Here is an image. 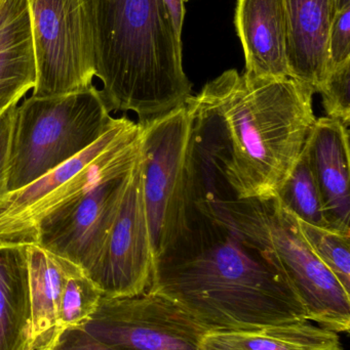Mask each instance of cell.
<instances>
[{
  "instance_id": "cell-24",
  "label": "cell",
  "mask_w": 350,
  "mask_h": 350,
  "mask_svg": "<svg viewBox=\"0 0 350 350\" xmlns=\"http://www.w3.org/2000/svg\"><path fill=\"white\" fill-rule=\"evenodd\" d=\"M49 350H119L97 340L92 335L80 328L67 329L60 334Z\"/></svg>"
},
{
  "instance_id": "cell-9",
  "label": "cell",
  "mask_w": 350,
  "mask_h": 350,
  "mask_svg": "<svg viewBox=\"0 0 350 350\" xmlns=\"http://www.w3.org/2000/svg\"><path fill=\"white\" fill-rule=\"evenodd\" d=\"M80 328L119 350H201L207 333L170 298L150 291L129 297L103 296Z\"/></svg>"
},
{
  "instance_id": "cell-16",
  "label": "cell",
  "mask_w": 350,
  "mask_h": 350,
  "mask_svg": "<svg viewBox=\"0 0 350 350\" xmlns=\"http://www.w3.org/2000/svg\"><path fill=\"white\" fill-rule=\"evenodd\" d=\"M26 245L0 246V350H34Z\"/></svg>"
},
{
  "instance_id": "cell-23",
  "label": "cell",
  "mask_w": 350,
  "mask_h": 350,
  "mask_svg": "<svg viewBox=\"0 0 350 350\" xmlns=\"http://www.w3.org/2000/svg\"><path fill=\"white\" fill-rule=\"evenodd\" d=\"M328 53L330 70L350 59V8L335 14L329 33Z\"/></svg>"
},
{
  "instance_id": "cell-11",
  "label": "cell",
  "mask_w": 350,
  "mask_h": 350,
  "mask_svg": "<svg viewBox=\"0 0 350 350\" xmlns=\"http://www.w3.org/2000/svg\"><path fill=\"white\" fill-rule=\"evenodd\" d=\"M152 269L153 250L144 203L140 156L98 260L88 277L104 297H129L147 291Z\"/></svg>"
},
{
  "instance_id": "cell-27",
  "label": "cell",
  "mask_w": 350,
  "mask_h": 350,
  "mask_svg": "<svg viewBox=\"0 0 350 350\" xmlns=\"http://www.w3.org/2000/svg\"><path fill=\"white\" fill-rule=\"evenodd\" d=\"M347 8H350V0H336V14Z\"/></svg>"
},
{
  "instance_id": "cell-17",
  "label": "cell",
  "mask_w": 350,
  "mask_h": 350,
  "mask_svg": "<svg viewBox=\"0 0 350 350\" xmlns=\"http://www.w3.org/2000/svg\"><path fill=\"white\" fill-rule=\"evenodd\" d=\"M34 350H49L59 338L62 292L76 265L36 244L26 245Z\"/></svg>"
},
{
  "instance_id": "cell-14",
  "label": "cell",
  "mask_w": 350,
  "mask_h": 350,
  "mask_svg": "<svg viewBox=\"0 0 350 350\" xmlns=\"http://www.w3.org/2000/svg\"><path fill=\"white\" fill-rule=\"evenodd\" d=\"M288 66L294 79L318 92L328 76V39L336 0H284Z\"/></svg>"
},
{
  "instance_id": "cell-19",
  "label": "cell",
  "mask_w": 350,
  "mask_h": 350,
  "mask_svg": "<svg viewBox=\"0 0 350 350\" xmlns=\"http://www.w3.org/2000/svg\"><path fill=\"white\" fill-rule=\"evenodd\" d=\"M275 196L284 209L300 221L330 230L320 191L303 152Z\"/></svg>"
},
{
  "instance_id": "cell-26",
  "label": "cell",
  "mask_w": 350,
  "mask_h": 350,
  "mask_svg": "<svg viewBox=\"0 0 350 350\" xmlns=\"http://www.w3.org/2000/svg\"><path fill=\"white\" fill-rule=\"evenodd\" d=\"M164 1L170 12L177 35L181 38L185 18L184 0H164Z\"/></svg>"
},
{
  "instance_id": "cell-25",
  "label": "cell",
  "mask_w": 350,
  "mask_h": 350,
  "mask_svg": "<svg viewBox=\"0 0 350 350\" xmlns=\"http://www.w3.org/2000/svg\"><path fill=\"white\" fill-rule=\"evenodd\" d=\"M16 106L10 107L0 115V198L8 193V158Z\"/></svg>"
},
{
  "instance_id": "cell-12",
  "label": "cell",
  "mask_w": 350,
  "mask_h": 350,
  "mask_svg": "<svg viewBox=\"0 0 350 350\" xmlns=\"http://www.w3.org/2000/svg\"><path fill=\"white\" fill-rule=\"evenodd\" d=\"M303 154L318 185L330 230L350 234L349 129L336 119H316Z\"/></svg>"
},
{
  "instance_id": "cell-13",
  "label": "cell",
  "mask_w": 350,
  "mask_h": 350,
  "mask_svg": "<svg viewBox=\"0 0 350 350\" xmlns=\"http://www.w3.org/2000/svg\"><path fill=\"white\" fill-rule=\"evenodd\" d=\"M236 32L249 76L291 77L288 66V27L284 0H238Z\"/></svg>"
},
{
  "instance_id": "cell-6",
  "label": "cell",
  "mask_w": 350,
  "mask_h": 350,
  "mask_svg": "<svg viewBox=\"0 0 350 350\" xmlns=\"http://www.w3.org/2000/svg\"><path fill=\"white\" fill-rule=\"evenodd\" d=\"M142 125L114 118L108 131L79 155L0 198V246L34 244L43 218L76 201L106 175L135 165Z\"/></svg>"
},
{
  "instance_id": "cell-20",
  "label": "cell",
  "mask_w": 350,
  "mask_h": 350,
  "mask_svg": "<svg viewBox=\"0 0 350 350\" xmlns=\"http://www.w3.org/2000/svg\"><path fill=\"white\" fill-rule=\"evenodd\" d=\"M102 293L90 278L76 267L68 275L62 292L58 317L59 336L67 329L80 327L95 314Z\"/></svg>"
},
{
  "instance_id": "cell-2",
  "label": "cell",
  "mask_w": 350,
  "mask_h": 350,
  "mask_svg": "<svg viewBox=\"0 0 350 350\" xmlns=\"http://www.w3.org/2000/svg\"><path fill=\"white\" fill-rule=\"evenodd\" d=\"M314 94L292 77L227 70L185 103L193 144L238 199L275 196L314 129Z\"/></svg>"
},
{
  "instance_id": "cell-8",
  "label": "cell",
  "mask_w": 350,
  "mask_h": 350,
  "mask_svg": "<svg viewBox=\"0 0 350 350\" xmlns=\"http://www.w3.org/2000/svg\"><path fill=\"white\" fill-rule=\"evenodd\" d=\"M36 57L32 96L88 90L96 77L90 0H27Z\"/></svg>"
},
{
  "instance_id": "cell-10",
  "label": "cell",
  "mask_w": 350,
  "mask_h": 350,
  "mask_svg": "<svg viewBox=\"0 0 350 350\" xmlns=\"http://www.w3.org/2000/svg\"><path fill=\"white\" fill-rule=\"evenodd\" d=\"M134 166L106 175L76 201L43 218L34 244L73 263L88 277L114 221Z\"/></svg>"
},
{
  "instance_id": "cell-15",
  "label": "cell",
  "mask_w": 350,
  "mask_h": 350,
  "mask_svg": "<svg viewBox=\"0 0 350 350\" xmlns=\"http://www.w3.org/2000/svg\"><path fill=\"white\" fill-rule=\"evenodd\" d=\"M37 68L27 0H0V114L34 90Z\"/></svg>"
},
{
  "instance_id": "cell-28",
  "label": "cell",
  "mask_w": 350,
  "mask_h": 350,
  "mask_svg": "<svg viewBox=\"0 0 350 350\" xmlns=\"http://www.w3.org/2000/svg\"><path fill=\"white\" fill-rule=\"evenodd\" d=\"M190 1V0H184V2H188Z\"/></svg>"
},
{
  "instance_id": "cell-22",
  "label": "cell",
  "mask_w": 350,
  "mask_h": 350,
  "mask_svg": "<svg viewBox=\"0 0 350 350\" xmlns=\"http://www.w3.org/2000/svg\"><path fill=\"white\" fill-rule=\"evenodd\" d=\"M318 94L322 96L327 117L349 126L350 59L330 70Z\"/></svg>"
},
{
  "instance_id": "cell-18",
  "label": "cell",
  "mask_w": 350,
  "mask_h": 350,
  "mask_svg": "<svg viewBox=\"0 0 350 350\" xmlns=\"http://www.w3.org/2000/svg\"><path fill=\"white\" fill-rule=\"evenodd\" d=\"M201 350H342L338 334L310 321L247 330L207 332Z\"/></svg>"
},
{
  "instance_id": "cell-1",
  "label": "cell",
  "mask_w": 350,
  "mask_h": 350,
  "mask_svg": "<svg viewBox=\"0 0 350 350\" xmlns=\"http://www.w3.org/2000/svg\"><path fill=\"white\" fill-rule=\"evenodd\" d=\"M147 291L170 298L207 332L308 321L271 254L236 232L190 174L186 226L154 259Z\"/></svg>"
},
{
  "instance_id": "cell-21",
  "label": "cell",
  "mask_w": 350,
  "mask_h": 350,
  "mask_svg": "<svg viewBox=\"0 0 350 350\" xmlns=\"http://www.w3.org/2000/svg\"><path fill=\"white\" fill-rule=\"evenodd\" d=\"M298 222L312 252L350 294V234Z\"/></svg>"
},
{
  "instance_id": "cell-29",
  "label": "cell",
  "mask_w": 350,
  "mask_h": 350,
  "mask_svg": "<svg viewBox=\"0 0 350 350\" xmlns=\"http://www.w3.org/2000/svg\"><path fill=\"white\" fill-rule=\"evenodd\" d=\"M1 114H2V113H1ZM1 114H0V115H1Z\"/></svg>"
},
{
  "instance_id": "cell-3",
  "label": "cell",
  "mask_w": 350,
  "mask_h": 350,
  "mask_svg": "<svg viewBox=\"0 0 350 350\" xmlns=\"http://www.w3.org/2000/svg\"><path fill=\"white\" fill-rule=\"evenodd\" d=\"M96 77L109 111L147 120L182 106L192 85L164 0H90Z\"/></svg>"
},
{
  "instance_id": "cell-5",
  "label": "cell",
  "mask_w": 350,
  "mask_h": 350,
  "mask_svg": "<svg viewBox=\"0 0 350 350\" xmlns=\"http://www.w3.org/2000/svg\"><path fill=\"white\" fill-rule=\"evenodd\" d=\"M101 90L31 96L16 107L8 193L26 187L94 145L112 124Z\"/></svg>"
},
{
  "instance_id": "cell-4",
  "label": "cell",
  "mask_w": 350,
  "mask_h": 350,
  "mask_svg": "<svg viewBox=\"0 0 350 350\" xmlns=\"http://www.w3.org/2000/svg\"><path fill=\"white\" fill-rule=\"evenodd\" d=\"M189 172L228 224L271 254L305 310L308 321L349 333L350 294L321 262L302 236L295 216L275 196L238 199L211 162L191 147Z\"/></svg>"
},
{
  "instance_id": "cell-7",
  "label": "cell",
  "mask_w": 350,
  "mask_h": 350,
  "mask_svg": "<svg viewBox=\"0 0 350 350\" xmlns=\"http://www.w3.org/2000/svg\"><path fill=\"white\" fill-rule=\"evenodd\" d=\"M139 122L142 187L154 261L186 226L192 120L184 104Z\"/></svg>"
}]
</instances>
